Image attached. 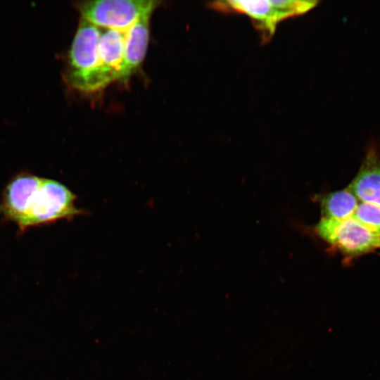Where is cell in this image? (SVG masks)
<instances>
[{"instance_id": "obj_1", "label": "cell", "mask_w": 380, "mask_h": 380, "mask_svg": "<svg viewBox=\"0 0 380 380\" xmlns=\"http://www.w3.org/2000/svg\"><path fill=\"white\" fill-rule=\"evenodd\" d=\"M100 27L81 18L68 53L65 78L73 89L83 92L99 90L111 82L100 66Z\"/></svg>"}, {"instance_id": "obj_2", "label": "cell", "mask_w": 380, "mask_h": 380, "mask_svg": "<svg viewBox=\"0 0 380 380\" xmlns=\"http://www.w3.org/2000/svg\"><path fill=\"white\" fill-rule=\"evenodd\" d=\"M159 1L148 0H98L77 2L83 18L99 27L126 32L137 21L151 15Z\"/></svg>"}, {"instance_id": "obj_3", "label": "cell", "mask_w": 380, "mask_h": 380, "mask_svg": "<svg viewBox=\"0 0 380 380\" xmlns=\"http://www.w3.org/2000/svg\"><path fill=\"white\" fill-rule=\"evenodd\" d=\"M319 236L350 257H357L380 248L379 234H375L355 218L344 220L322 217L316 227Z\"/></svg>"}, {"instance_id": "obj_4", "label": "cell", "mask_w": 380, "mask_h": 380, "mask_svg": "<svg viewBox=\"0 0 380 380\" xmlns=\"http://www.w3.org/2000/svg\"><path fill=\"white\" fill-rule=\"evenodd\" d=\"M76 196L61 183L43 179L21 229L83 213L75 204Z\"/></svg>"}, {"instance_id": "obj_5", "label": "cell", "mask_w": 380, "mask_h": 380, "mask_svg": "<svg viewBox=\"0 0 380 380\" xmlns=\"http://www.w3.org/2000/svg\"><path fill=\"white\" fill-rule=\"evenodd\" d=\"M209 6L217 11L248 15L255 27L262 32L265 40L274 34L281 21L293 17L285 0L218 1L210 3Z\"/></svg>"}, {"instance_id": "obj_6", "label": "cell", "mask_w": 380, "mask_h": 380, "mask_svg": "<svg viewBox=\"0 0 380 380\" xmlns=\"http://www.w3.org/2000/svg\"><path fill=\"white\" fill-rule=\"evenodd\" d=\"M42 180V178L28 174L14 178L6 188L0 203V213L21 227Z\"/></svg>"}, {"instance_id": "obj_7", "label": "cell", "mask_w": 380, "mask_h": 380, "mask_svg": "<svg viewBox=\"0 0 380 380\" xmlns=\"http://www.w3.org/2000/svg\"><path fill=\"white\" fill-rule=\"evenodd\" d=\"M358 200L380 206V153L370 141L360 170L348 187Z\"/></svg>"}, {"instance_id": "obj_8", "label": "cell", "mask_w": 380, "mask_h": 380, "mask_svg": "<svg viewBox=\"0 0 380 380\" xmlns=\"http://www.w3.org/2000/svg\"><path fill=\"white\" fill-rule=\"evenodd\" d=\"M146 15L132 25L125 34L124 59L120 80L125 82L145 58L149 39V20Z\"/></svg>"}, {"instance_id": "obj_9", "label": "cell", "mask_w": 380, "mask_h": 380, "mask_svg": "<svg viewBox=\"0 0 380 380\" xmlns=\"http://www.w3.org/2000/svg\"><path fill=\"white\" fill-rule=\"evenodd\" d=\"M125 32L104 29L99 43L101 68L113 81L120 80L124 59Z\"/></svg>"}, {"instance_id": "obj_10", "label": "cell", "mask_w": 380, "mask_h": 380, "mask_svg": "<svg viewBox=\"0 0 380 380\" xmlns=\"http://www.w3.org/2000/svg\"><path fill=\"white\" fill-rule=\"evenodd\" d=\"M358 199L348 189L331 192L320 200L322 217L344 220L353 216Z\"/></svg>"}, {"instance_id": "obj_11", "label": "cell", "mask_w": 380, "mask_h": 380, "mask_svg": "<svg viewBox=\"0 0 380 380\" xmlns=\"http://www.w3.org/2000/svg\"><path fill=\"white\" fill-rule=\"evenodd\" d=\"M353 217L371 232L380 234V206L361 201Z\"/></svg>"}, {"instance_id": "obj_12", "label": "cell", "mask_w": 380, "mask_h": 380, "mask_svg": "<svg viewBox=\"0 0 380 380\" xmlns=\"http://www.w3.org/2000/svg\"><path fill=\"white\" fill-rule=\"evenodd\" d=\"M379 237H380V234H379Z\"/></svg>"}]
</instances>
